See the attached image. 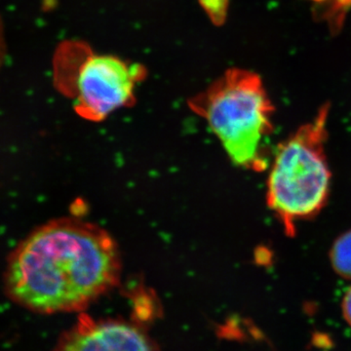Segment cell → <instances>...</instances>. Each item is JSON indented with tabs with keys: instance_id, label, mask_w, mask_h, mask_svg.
Here are the masks:
<instances>
[{
	"instance_id": "7a4b0ae2",
	"label": "cell",
	"mask_w": 351,
	"mask_h": 351,
	"mask_svg": "<svg viewBox=\"0 0 351 351\" xmlns=\"http://www.w3.org/2000/svg\"><path fill=\"white\" fill-rule=\"evenodd\" d=\"M189 105L206 120L235 165L255 172L267 169L274 107L257 73L228 69Z\"/></svg>"
},
{
	"instance_id": "8992f818",
	"label": "cell",
	"mask_w": 351,
	"mask_h": 351,
	"mask_svg": "<svg viewBox=\"0 0 351 351\" xmlns=\"http://www.w3.org/2000/svg\"><path fill=\"white\" fill-rule=\"evenodd\" d=\"M313 4V15L327 23L330 32L338 34L343 29L346 15L351 9V0H308Z\"/></svg>"
},
{
	"instance_id": "5b68a950",
	"label": "cell",
	"mask_w": 351,
	"mask_h": 351,
	"mask_svg": "<svg viewBox=\"0 0 351 351\" xmlns=\"http://www.w3.org/2000/svg\"><path fill=\"white\" fill-rule=\"evenodd\" d=\"M54 351H152L144 332L119 320L85 317L64 332Z\"/></svg>"
},
{
	"instance_id": "277c9868",
	"label": "cell",
	"mask_w": 351,
	"mask_h": 351,
	"mask_svg": "<svg viewBox=\"0 0 351 351\" xmlns=\"http://www.w3.org/2000/svg\"><path fill=\"white\" fill-rule=\"evenodd\" d=\"M58 71L64 93L73 99L80 117L101 121L133 101L134 88L142 78L138 64L105 55H93L84 47L69 46L62 51Z\"/></svg>"
},
{
	"instance_id": "ba28073f",
	"label": "cell",
	"mask_w": 351,
	"mask_h": 351,
	"mask_svg": "<svg viewBox=\"0 0 351 351\" xmlns=\"http://www.w3.org/2000/svg\"><path fill=\"white\" fill-rule=\"evenodd\" d=\"M201 5L215 25H223L228 16L230 0H199Z\"/></svg>"
},
{
	"instance_id": "9c48e42d",
	"label": "cell",
	"mask_w": 351,
	"mask_h": 351,
	"mask_svg": "<svg viewBox=\"0 0 351 351\" xmlns=\"http://www.w3.org/2000/svg\"><path fill=\"white\" fill-rule=\"evenodd\" d=\"M343 315L348 325L351 327V287L343 297Z\"/></svg>"
},
{
	"instance_id": "3957f363",
	"label": "cell",
	"mask_w": 351,
	"mask_h": 351,
	"mask_svg": "<svg viewBox=\"0 0 351 351\" xmlns=\"http://www.w3.org/2000/svg\"><path fill=\"white\" fill-rule=\"evenodd\" d=\"M330 105L325 104L277 147L267 178V202L289 237L295 223L326 205L331 171L325 154Z\"/></svg>"
},
{
	"instance_id": "52a82bcc",
	"label": "cell",
	"mask_w": 351,
	"mask_h": 351,
	"mask_svg": "<svg viewBox=\"0 0 351 351\" xmlns=\"http://www.w3.org/2000/svg\"><path fill=\"white\" fill-rule=\"evenodd\" d=\"M330 260L339 276L351 280V230L336 240L330 252Z\"/></svg>"
},
{
	"instance_id": "6da1fadb",
	"label": "cell",
	"mask_w": 351,
	"mask_h": 351,
	"mask_svg": "<svg viewBox=\"0 0 351 351\" xmlns=\"http://www.w3.org/2000/svg\"><path fill=\"white\" fill-rule=\"evenodd\" d=\"M119 274V250L108 232L61 219L40 226L14 250L6 290L14 302L36 313H71L114 287Z\"/></svg>"
}]
</instances>
